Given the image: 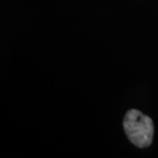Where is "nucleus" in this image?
<instances>
[{"instance_id":"obj_1","label":"nucleus","mask_w":158,"mask_h":158,"mask_svg":"<svg viewBox=\"0 0 158 158\" xmlns=\"http://www.w3.org/2000/svg\"><path fill=\"white\" fill-rule=\"evenodd\" d=\"M123 128L128 140L139 148L150 146L153 140L154 125L149 116L139 110L132 109L126 113L123 119Z\"/></svg>"}]
</instances>
